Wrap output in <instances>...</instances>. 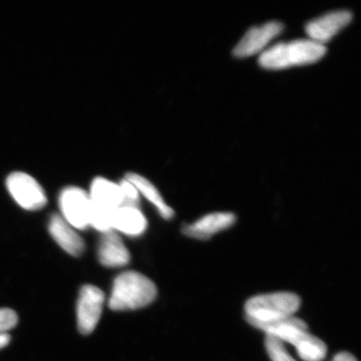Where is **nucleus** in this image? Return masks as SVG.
Listing matches in <instances>:
<instances>
[{
    "mask_svg": "<svg viewBox=\"0 0 361 361\" xmlns=\"http://www.w3.org/2000/svg\"><path fill=\"white\" fill-rule=\"evenodd\" d=\"M6 185L13 200L25 210H40L47 205L44 190L32 176L25 172L11 173L6 178Z\"/></svg>",
    "mask_w": 361,
    "mask_h": 361,
    "instance_id": "obj_4",
    "label": "nucleus"
},
{
    "mask_svg": "<svg viewBox=\"0 0 361 361\" xmlns=\"http://www.w3.org/2000/svg\"><path fill=\"white\" fill-rule=\"evenodd\" d=\"M118 185H120L121 190H122L123 206L137 207V208H139L140 193L137 188L128 179H123Z\"/></svg>",
    "mask_w": 361,
    "mask_h": 361,
    "instance_id": "obj_17",
    "label": "nucleus"
},
{
    "mask_svg": "<svg viewBox=\"0 0 361 361\" xmlns=\"http://www.w3.org/2000/svg\"><path fill=\"white\" fill-rule=\"evenodd\" d=\"M266 349L272 361H296L287 351L283 342L276 337L266 336Z\"/></svg>",
    "mask_w": 361,
    "mask_h": 361,
    "instance_id": "obj_16",
    "label": "nucleus"
},
{
    "mask_svg": "<svg viewBox=\"0 0 361 361\" xmlns=\"http://www.w3.org/2000/svg\"><path fill=\"white\" fill-rule=\"evenodd\" d=\"M236 216L229 212H217L204 216L193 224L185 226L183 233L188 237L199 240L210 239L216 233L232 227Z\"/></svg>",
    "mask_w": 361,
    "mask_h": 361,
    "instance_id": "obj_10",
    "label": "nucleus"
},
{
    "mask_svg": "<svg viewBox=\"0 0 361 361\" xmlns=\"http://www.w3.org/2000/svg\"><path fill=\"white\" fill-rule=\"evenodd\" d=\"M326 54L324 44L310 39L280 42L265 49L259 58V65L266 70L278 71L317 63Z\"/></svg>",
    "mask_w": 361,
    "mask_h": 361,
    "instance_id": "obj_1",
    "label": "nucleus"
},
{
    "mask_svg": "<svg viewBox=\"0 0 361 361\" xmlns=\"http://www.w3.org/2000/svg\"><path fill=\"white\" fill-rule=\"evenodd\" d=\"M18 322V317L16 311L9 308H0V336L7 334L6 332L16 327Z\"/></svg>",
    "mask_w": 361,
    "mask_h": 361,
    "instance_id": "obj_18",
    "label": "nucleus"
},
{
    "mask_svg": "<svg viewBox=\"0 0 361 361\" xmlns=\"http://www.w3.org/2000/svg\"><path fill=\"white\" fill-rule=\"evenodd\" d=\"M89 196L90 213L94 215L114 217L116 209L123 203L120 185L106 178L97 177L92 180Z\"/></svg>",
    "mask_w": 361,
    "mask_h": 361,
    "instance_id": "obj_7",
    "label": "nucleus"
},
{
    "mask_svg": "<svg viewBox=\"0 0 361 361\" xmlns=\"http://www.w3.org/2000/svg\"><path fill=\"white\" fill-rule=\"evenodd\" d=\"M157 287L148 277L128 271L118 275L114 282L109 307L114 311L140 310L155 300Z\"/></svg>",
    "mask_w": 361,
    "mask_h": 361,
    "instance_id": "obj_2",
    "label": "nucleus"
},
{
    "mask_svg": "<svg viewBox=\"0 0 361 361\" xmlns=\"http://www.w3.org/2000/svg\"><path fill=\"white\" fill-rule=\"evenodd\" d=\"M353 20L348 11H336L319 16L306 25L305 30L310 40L323 44L329 42Z\"/></svg>",
    "mask_w": 361,
    "mask_h": 361,
    "instance_id": "obj_9",
    "label": "nucleus"
},
{
    "mask_svg": "<svg viewBox=\"0 0 361 361\" xmlns=\"http://www.w3.org/2000/svg\"><path fill=\"white\" fill-rule=\"evenodd\" d=\"M298 355L304 361H322L327 353L326 344L310 332L296 344Z\"/></svg>",
    "mask_w": 361,
    "mask_h": 361,
    "instance_id": "obj_15",
    "label": "nucleus"
},
{
    "mask_svg": "<svg viewBox=\"0 0 361 361\" xmlns=\"http://www.w3.org/2000/svg\"><path fill=\"white\" fill-rule=\"evenodd\" d=\"M300 305V297L291 292L254 296L246 302L247 322L255 325L284 319L293 316Z\"/></svg>",
    "mask_w": 361,
    "mask_h": 361,
    "instance_id": "obj_3",
    "label": "nucleus"
},
{
    "mask_svg": "<svg viewBox=\"0 0 361 361\" xmlns=\"http://www.w3.org/2000/svg\"><path fill=\"white\" fill-rule=\"evenodd\" d=\"M126 179L129 180L137 188L139 193L156 207L157 210L159 211L164 219L170 220L174 217V210L166 204L160 192L158 191L153 183L137 173H129Z\"/></svg>",
    "mask_w": 361,
    "mask_h": 361,
    "instance_id": "obj_14",
    "label": "nucleus"
},
{
    "mask_svg": "<svg viewBox=\"0 0 361 361\" xmlns=\"http://www.w3.org/2000/svg\"><path fill=\"white\" fill-rule=\"evenodd\" d=\"M11 341V336L8 334H2L0 336V349L6 348Z\"/></svg>",
    "mask_w": 361,
    "mask_h": 361,
    "instance_id": "obj_20",
    "label": "nucleus"
},
{
    "mask_svg": "<svg viewBox=\"0 0 361 361\" xmlns=\"http://www.w3.org/2000/svg\"><path fill=\"white\" fill-rule=\"evenodd\" d=\"M61 217L75 230L90 227L89 193L75 186L66 187L59 194Z\"/></svg>",
    "mask_w": 361,
    "mask_h": 361,
    "instance_id": "obj_5",
    "label": "nucleus"
},
{
    "mask_svg": "<svg viewBox=\"0 0 361 361\" xmlns=\"http://www.w3.org/2000/svg\"><path fill=\"white\" fill-rule=\"evenodd\" d=\"M148 227L146 217L137 207L121 206L113 218V230L130 237H137Z\"/></svg>",
    "mask_w": 361,
    "mask_h": 361,
    "instance_id": "obj_13",
    "label": "nucleus"
},
{
    "mask_svg": "<svg viewBox=\"0 0 361 361\" xmlns=\"http://www.w3.org/2000/svg\"><path fill=\"white\" fill-rule=\"evenodd\" d=\"M99 262L106 267H122L130 262V253L116 231L104 233L97 251Z\"/></svg>",
    "mask_w": 361,
    "mask_h": 361,
    "instance_id": "obj_11",
    "label": "nucleus"
},
{
    "mask_svg": "<svg viewBox=\"0 0 361 361\" xmlns=\"http://www.w3.org/2000/svg\"><path fill=\"white\" fill-rule=\"evenodd\" d=\"M52 238L63 250L71 256H80L85 251V242L61 215H52L49 223Z\"/></svg>",
    "mask_w": 361,
    "mask_h": 361,
    "instance_id": "obj_12",
    "label": "nucleus"
},
{
    "mask_svg": "<svg viewBox=\"0 0 361 361\" xmlns=\"http://www.w3.org/2000/svg\"><path fill=\"white\" fill-rule=\"evenodd\" d=\"M104 292L92 285L80 289L77 304L78 327L80 334L89 336L96 329L104 303Z\"/></svg>",
    "mask_w": 361,
    "mask_h": 361,
    "instance_id": "obj_6",
    "label": "nucleus"
},
{
    "mask_svg": "<svg viewBox=\"0 0 361 361\" xmlns=\"http://www.w3.org/2000/svg\"><path fill=\"white\" fill-rule=\"evenodd\" d=\"M332 361H357L355 356L348 353H341L334 356Z\"/></svg>",
    "mask_w": 361,
    "mask_h": 361,
    "instance_id": "obj_19",
    "label": "nucleus"
},
{
    "mask_svg": "<svg viewBox=\"0 0 361 361\" xmlns=\"http://www.w3.org/2000/svg\"><path fill=\"white\" fill-rule=\"evenodd\" d=\"M283 28V25L279 21H270L261 26H254L235 47L233 54L236 58L242 59L264 51L267 44L276 39Z\"/></svg>",
    "mask_w": 361,
    "mask_h": 361,
    "instance_id": "obj_8",
    "label": "nucleus"
}]
</instances>
